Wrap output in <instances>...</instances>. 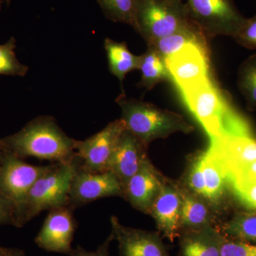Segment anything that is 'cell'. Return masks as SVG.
<instances>
[{"label":"cell","mask_w":256,"mask_h":256,"mask_svg":"<svg viewBox=\"0 0 256 256\" xmlns=\"http://www.w3.org/2000/svg\"><path fill=\"white\" fill-rule=\"evenodd\" d=\"M234 192L256 183V161L244 165L227 180Z\"/></svg>","instance_id":"f1b7e54d"},{"label":"cell","mask_w":256,"mask_h":256,"mask_svg":"<svg viewBox=\"0 0 256 256\" xmlns=\"http://www.w3.org/2000/svg\"><path fill=\"white\" fill-rule=\"evenodd\" d=\"M104 47L107 54L109 70L117 77L122 86V82L130 72L139 69L140 56L133 54L126 42H117L106 38Z\"/></svg>","instance_id":"d6986e66"},{"label":"cell","mask_w":256,"mask_h":256,"mask_svg":"<svg viewBox=\"0 0 256 256\" xmlns=\"http://www.w3.org/2000/svg\"><path fill=\"white\" fill-rule=\"evenodd\" d=\"M116 102L122 110V118L128 130L146 146L158 139H164L176 132L188 134L194 128L182 116L158 106L128 98L122 94Z\"/></svg>","instance_id":"3957f363"},{"label":"cell","mask_w":256,"mask_h":256,"mask_svg":"<svg viewBox=\"0 0 256 256\" xmlns=\"http://www.w3.org/2000/svg\"><path fill=\"white\" fill-rule=\"evenodd\" d=\"M234 38L240 46L248 50H256V14L246 18Z\"/></svg>","instance_id":"f546056e"},{"label":"cell","mask_w":256,"mask_h":256,"mask_svg":"<svg viewBox=\"0 0 256 256\" xmlns=\"http://www.w3.org/2000/svg\"><path fill=\"white\" fill-rule=\"evenodd\" d=\"M126 129L124 121L118 119L85 140H77L76 156L80 168L92 173L107 172L114 146Z\"/></svg>","instance_id":"52a82bcc"},{"label":"cell","mask_w":256,"mask_h":256,"mask_svg":"<svg viewBox=\"0 0 256 256\" xmlns=\"http://www.w3.org/2000/svg\"><path fill=\"white\" fill-rule=\"evenodd\" d=\"M208 150L220 163L226 180L244 165L256 161V139L252 136L227 134L210 140Z\"/></svg>","instance_id":"4fadbf2b"},{"label":"cell","mask_w":256,"mask_h":256,"mask_svg":"<svg viewBox=\"0 0 256 256\" xmlns=\"http://www.w3.org/2000/svg\"><path fill=\"white\" fill-rule=\"evenodd\" d=\"M4 1H6V2H8V4H9V3L10 2V1H11V0H4Z\"/></svg>","instance_id":"d590c367"},{"label":"cell","mask_w":256,"mask_h":256,"mask_svg":"<svg viewBox=\"0 0 256 256\" xmlns=\"http://www.w3.org/2000/svg\"><path fill=\"white\" fill-rule=\"evenodd\" d=\"M4 0H0V10L2 9V6L3 2H4Z\"/></svg>","instance_id":"e575fe53"},{"label":"cell","mask_w":256,"mask_h":256,"mask_svg":"<svg viewBox=\"0 0 256 256\" xmlns=\"http://www.w3.org/2000/svg\"><path fill=\"white\" fill-rule=\"evenodd\" d=\"M220 232L212 226L198 230H182L180 256H220Z\"/></svg>","instance_id":"e0dca14e"},{"label":"cell","mask_w":256,"mask_h":256,"mask_svg":"<svg viewBox=\"0 0 256 256\" xmlns=\"http://www.w3.org/2000/svg\"><path fill=\"white\" fill-rule=\"evenodd\" d=\"M148 146L127 129L120 137L108 165L107 172L114 173L124 188L140 168L146 158Z\"/></svg>","instance_id":"2e32d148"},{"label":"cell","mask_w":256,"mask_h":256,"mask_svg":"<svg viewBox=\"0 0 256 256\" xmlns=\"http://www.w3.org/2000/svg\"><path fill=\"white\" fill-rule=\"evenodd\" d=\"M0 256H24L23 252L12 249L0 248Z\"/></svg>","instance_id":"836d02e7"},{"label":"cell","mask_w":256,"mask_h":256,"mask_svg":"<svg viewBox=\"0 0 256 256\" xmlns=\"http://www.w3.org/2000/svg\"><path fill=\"white\" fill-rule=\"evenodd\" d=\"M110 224L120 256H170L159 234L124 226L114 216Z\"/></svg>","instance_id":"5bb4252c"},{"label":"cell","mask_w":256,"mask_h":256,"mask_svg":"<svg viewBox=\"0 0 256 256\" xmlns=\"http://www.w3.org/2000/svg\"><path fill=\"white\" fill-rule=\"evenodd\" d=\"M227 238L256 244V213H240L217 229Z\"/></svg>","instance_id":"603a6c76"},{"label":"cell","mask_w":256,"mask_h":256,"mask_svg":"<svg viewBox=\"0 0 256 256\" xmlns=\"http://www.w3.org/2000/svg\"><path fill=\"white\" fill-rule=\"evenodd\" d=\"M2 148V144L1 146H0V148Z\"/></svg>","instance_id":"74e56055"},{"label":"cell","mask_w":256,"mask_h":256,"mask_svg":"<svg viewBox=\"0 0 256 256\" xmlns=\"http://www.w3.org/2000/svg\"><path fill=\"white\" fill-rule=\"evenodd\" d=\"M124 191L122 183L111 172L92 173L79 166L72 180L69 205L74 208L105 197H122Z\"/></svg>","instance_id":"8fae6325"},{"label":"cell","mask_w":256,"mask_h":256,"mask_svg":"<svg viewBox=\"0 0 256 256\" xmlns=\"http://www.w3.org/2000/svg\"><path fill=\"white\" fill-rule=\"evenodd\" d=\"M186 188L197 196L204 198L206 196L204 176L202 170V152L194 156L188 166L185 178Z\"/></svg>","instance_id":"4316f807"},{"label":"cell","mask_w":256,"mask_h":256,"mask_svg":"<svg viewBox=\"0 0 256 256\" xmlns=\"http://www.w3.org/2000/svg\"><path fill=\"white\" fill-rule=\"evenodd\" d=\"M15 48L16 40L13 37L0 44V75L24 76L28 74V67L18 60Z\"/></svg>","instance_id":"484cf974"},{"label":"cell","mask_w":256,"mask_h":256,"mask_svg":"<svg viewBox=\"0 0 256 256\" xmlns=\"http://www.w3.org/2000/svg\"><path fill=\"white\" fill-rule=\"evenodd\" d=\"M220 256H256V244L239 242L218 236Z\"/></svg>","instance_id":"83f0119b"},{"label":"cell","mask_w":256,"mask_h":256,"mask_svg":"<svg viewBox=\"0 0 256 256\" xmlns=\"http://www.w3.org/2000/svg\"><path fill=\"white\" fill-rule=\"evenodd\" d=\"M192 22L207 40L234 37L246 20L233 0H186Z\"/></svg>","instance_id":"8992f818"},{"label":"cell","mask_w":256,"mask_h":256,"mask_svg":"<svg viewBox=\"0 0 256 256\" xmlns=\"http://www.w3.org/2000/svg\"><path fill=\"white\" fill-rule=\"evenodd\" d=\"M181 213L180 186L164 178L150 214L156 220L160 233L171 242L181 234Z\"/></svg>","instance_id":"7c38bea8"},{"label":"cell","mask_w":256,"mask_h":256,"mask_svg":"<svg viewBox=\"0 0 256 256\" xmlns=\"http://www.w3.org/2000/svg\"><path fill=\"white\" fill-rule=\"evenodd\" d=\"M239 92L246 102L247 109L256 110V54L244 60L238 70Z\"/></svg>","instance_id":"cb8c5ba5"},{"label":"cell","mask_w":256,"mask_h":256,"mask_svg":"<svg viewBox=\"0 0 256 256\" xmlns=\"http://www.w3.org/2000/svg\"><path fill=\"white\" fill-rule=\"evenodd\" d=\"M16 224V207L4 195L0 194V224Z\"/></svg>","instance_id":"1f68e13d"},{"label":"cell","mask_w":256,"mask_h":256,"mask_svg":"<svg viewBox=\"0 0 256 256\" xmlns=\"http://www.w3.org/2000/svg\"><path fill=\"white\" fill-rule=\"evenodd\" d=\"M106 18L136 28L137 0H98Z\"/></svg>","instance_id":"d4e9b609"},{"label":"cell","mask_w":256,"mask_h":256,"mask_svg":"<svg viewBox=\"0 0 256 256\" xmlns=\"http://www.w3.org/2000/svg\"><path fill=\"white\" fill-rule=\"evenodd\" d=\"M194 26L183 0H137L134 30L146 44Z\"/></svg>","instance_id":"5b68a950"},{"label":"cell","mask_w":256,"mask_h":256,"mask_svg":"<svg viewBox=\"0 0 256 256\" xmlns=\"http://www.w3.org/2000/svg\"><path fill=\"white\" fill-rule=\"evenodd\" d=\"M210 56L208 47L191 44L164 58L178 90L212 76Z\"/></svg>","instance_id":"9c48e42d"},{"label":"cell","mask_w":256,"mask_h":256,"mask_svg":"<svg viewBox=\"0 0 256 256\" xmlns=\"http://www.w3.org/2000/svg\"><path fill=\"white\" fill-rule=\"evenodd\" d=\"M164 180L148 156L137 172L124 185L122 197L136 210L150 214Z\"/></svg>","instance_id":"9a60e30c"},{"label":"cell","mask_w":256,"mask_h":256,"mask_svg":"<svg viewBox=\"0 0 256 256\" xmlns=\"http://www.w3.org/2000/svg\"><path fill=\"white\" fill-rule=\"evenodd\" d=\"M79 166L76 156L70 161L50 164L16 210V225L26 223L44 210L69 205L72 180Z\"/></svg>","instance_id":"277c9868"},{"label":"cell","mask_w":256,"mask_h":256,"mask_svg":"<svg viewBox=\"0 0 256 256\" xmlns=\"http://www.w3.org/2000/svg\"><path fill=\"white\" fill-rule=\"evenodd\" d=\"M70 205L50 210L41 230L35 238L40 248L70 256L77 224Z\"/></svg>","instance_id":"30bf717a"},{"label":"cell","mask_w":256,"mask_h":256,"mask_svg":"<svg viewBox=\"0 0 256 256\" xmlns=\"http://www.w3.org/2000/svg\"><path fill=\"white\" fill-rule=\"evenodd\" d=\"M202 162L206 188L205 200L216 204L222 200L228 186L226 178L220 163L208 150L202 152Z\"/></svg>","instance_id":"ffe728a7"},{"label":"cell","mask_w":256,"mask_h":256,"mask_svg":"<svg viewBox=\"0 0 256 256\" xmlns=\"http://www.w3.org/2000/svg\"><path fill=\"white\" fill-rule=\"evenodd\" d=\"M234 192L244 206L256 210V183Z\"/></svg>","instance_id":"4dcf8cb0"},{"label":"cell","mask_w":256,"mask_h":256,"mask_svg":"<svg viewBox=\"0 0 256 256\" xmlns=\"http://www.w3.org/2000/svg\"><path fill=\"white\" fill-rule=\"evenodd\" d=\"M182 196L181 232L198 230L212 226L210 210L202 200L188 188L180 186Z\"/></svg>","instance_id":"ac0fdd59"},{"label":"cell","mask_w":256,"mask_h":256,"mask_svg":"<svg viewBox=\"0 0 256 256\" xmlns=\"http://www.w3.org/2000/svg\"><path fill=\"white\" fill-rule=\"evenodd\" d=\"M114 240V235L110 234L105 242L99 246L97 250L94 252H88L80 246H77L76 248H73L70 256H109V248L111 242Z\"/></svg>","instance_id":"d6a6232c"},{"label":"cell","mask_w":256,"mask_h":256,"mask_svg":"<svg viewBox=\"0 0 256 256\" xmlns=\"http://www.w3.org/2000/svg\"><path fill=\"white\" fill-rule=\"evenodd\" d=\"M76 142L50 116L32 120L20 132L1 140L3 146L20 158L33 156L55 163L74 160Z\"/></svg>","instance_id":"7a4b0ae2"},{"label":"cell","mask_w":256,"mask_h":256,"mask_svg":"<svg viewBox=\"0 0 256 256\" xmlns=\"http://www.w3.org/2000/svg\"><path fill=\"white\" fill-rule=\"evenodd\" d=\"M208 40L196 26L185 28L156 40L148 44L154 48L163 58L169 56L186 45L194 44L200 46L208 47Z\"/></svg>","instance_id":"7402d4cb"},{"label":"cell","mask_w":256,"mask_h":256,"mask_svg":"<svg viewBox=\"0 0 256 256\" xmlns=\"http://www.w3.org/2000/svg\"><path fill=\"white\" fill-rule=\"evenodd\" d=\"M140 56L141 80L138 86L150 90L160 82H172L164 58L154 48L148 46V50Z\"/></svg>","instance_id":"44dd1931"},{"label":"cell","mask_w":256,"mask_h":256,"mask_svg":"<svg viewBox=\"0 0 256 256\" xmlns=\"http://www.w3.org/2000/svg\"><path fill=\"white\" fill-rule=\"evenodd\" d=\"M2 146V143H1V141H0V146Z\"/></svg>","instance_id":"8d00e7d4"},{"label":"cell","mask_w":256,"mask_h":256,"mask_svg":"<svg viewBox=\"0 0 256 256\" xmlns=\"http://www.w3.org/2000/svg\"><path fill=\"white\" fill-rule=\"evenodd\" d=\"M184 104L210 140L227 136H250L246 121L232 106L228 92L212 76L178 89Z\"/></svg>","instance_id":"6da1fadb"},{"label":"cell","mask_w":256,"mask_h":256,"mask_svg":"<svg viewBox=\"0 0 256 256\" xmlns=\"http://www.w3.org/2000/svg\"><path fill=\"white\" fill-rule=\"evenodd\" d=\"M0 194L14 204L16 210L24 201L28 192L50 165L36 166L24 162L11 151L1 158Z\"/></svg>","instance_id":"ba28073f"}]
</instances>
